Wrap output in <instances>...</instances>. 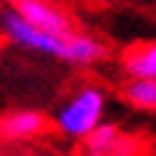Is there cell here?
<instances>
[{"label":"cell","instance_id":"7a4b0ae2","mask_svg":"<svg viewBox=\"0 0 156 156\" xmlns=\"http://www.w3.org/2000/svg\"><path fill=\"white\" fill-rule=\"evenodd\" d=\"M0 27L5 32V38L11 43H16V46L38 51V54H48V57H57V59H65V38H65H57V35L41 32L38 27L27 24L14 8H8V11L0 14Z\"/></svg>","mask_w":156,"mask_h":156},{"label":"cell","instance_id":"8992f818","mask_svg":"<svg viewBox=\"0 0 156 156\" xmlns=\"http://www.w3.org/2000/svg\"><path fill=\"white\" fill-rule=\"evenodd\" d=\"M86 145H89V154L92 156H132L135 154L132 151L135 143L124 140L113 124H100L86 137Z\"/></svg>","mask_w":156,"mask_h":156},{"label":"cell","instance_id":"ba28073f","mask_svg":"<svg viewBox=\"0 0 156 156\" xmlns=\"http://www.w3.org/2000/svg\"><path fill=\"white\" fill-rule=\"evenodd\" d=\"M124 100L137 110H154L156 105V81H129L124 86Z\"/></svg>","mask_w":156,"mask_h":156},{"label":"cell","instance_id":"277c9868","mask_svg":"<svg viewBox=\"0 0 156 156\" xmlns=\"http://www.w3.org/2000/svg\"><path fill=\"white\" fill-rule=\"evenodd\" d=\"M46 116L41 110H14L0 119V137L5 140H30L43 135Z\"/></svg>","mask_w":156,"mask_h":156},{"label":"cell","instance_id":"3957f363","mask_svg":"<svg viewBox=\"0 0 156 156\" xmlns=\"http://www.w3.org/2000/svg\"><path fill=\"white\" fill-rule=\"evenodd\" d=\"M16 14L22 16L27 24L38 27L41 32H48V35H57V38H65L73 32V24H70V16L59 11L57 5H51L46 0H32V3H24V5H16Z\"/></svg>","mask_w":156,"mask_h":156},{"label":"cell","instance_id":"6da1fadb","mask_svg":"<svg viewBox=\"0 0 156 156\" xmlns=\"http://www.w3.org/2000/svg\"><path fill=\"white\" fill-rule=\"evenodd\" d=\"M102 113H105V92L100 86H83L57 110L54 121L65 137L86 140L102 124Z\"/></svg>","mask_w":156,"mask_h":156},{"label":"cell","instance_id":"9c48e42d","mask_svg":"<svg viewBox=\"0 0 156 156\" xmlns=\"http://www.w3.org/2000/svg\"><path fill=\"white\" fill-rule=\"evenodd\" d=\"M8 3H14V5H24V3H32V0H8Z\"/></svg>","mask_w":156,"mask_h":156},{"label":"cell","instance_id":"5b68a950","mask_svg":"<svg viewBox=\"0 0 156 156\" xmlns=\"http://www.w3.org/2000/svg\"><path fill=\"white\" fill-rule=\"evenodd\" d=\"M121 67L132 81H156V46L154 41L126 48L121 57Z\"/></svg>","mask_w":156,"mask_h":156},{"label":"cell","instance_id":"52a82bcc","mask_svg":"<svg viewBox=\"0 0 156 156\" xmlns=\"http://www.w3.org/2000/svg\"><path fill=\"white\" fill-rule=\"evenodd\" d=\"M105 57V46L92 35L70 32L65 38V59L73 65H94Z\"/></svg>","mask_w":156,"mask_h":156}]
</instances>
